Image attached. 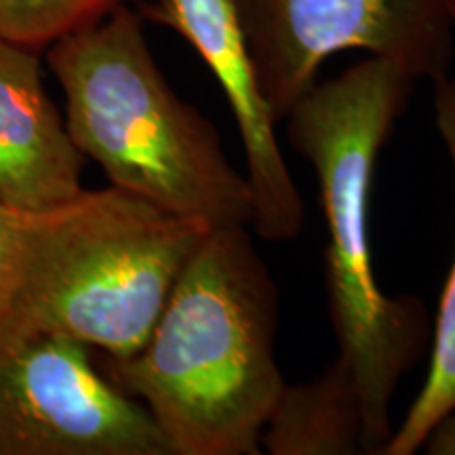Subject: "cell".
Returning a JSON list of instances; mask_svg holds the SVG:
<instances>
[{
	"label": "cell",
	"instance_id": "6da1fadb",
	"mask_svg": "<svg viewBox=\"0 0 455 455\" xmlns=\"http://www.w3.org/2000/svg\"><path fill=\"white\" fill-rule=\"evenodd\" d=\"M415 84L367 57L315 83L287 116V140L316 175L325 220V291L339 358L350 367L365 418L367 455L392 435V401L428 348L430 323L413 295L390 298L373 268L369 207L379 155L407 112Z\"/></svg>",
	"mask_w": 455,
	"mask_h": 455
},
{
	"label": "cell",
	"instance_id": "7a4b0ae2",
	"mask_svg": "<svg viewBox=\"0 0 455 455\" xmlns=\"http://www.w3.org/2000/svg\"><path fill=\"white\" fill-rule=\"evenodd\" d=\"M278 291L247 226L209 228L146 344L108 375L150 411L173 455H258L284 382Z\"/></svg>",
	"mask_w": 455,
	"mask_h": 455
},
{
	"label": "cell",
	"instance_id": "3957f363",
	"mask_svg": "<svg viewBox=\"0 0 455 455\" xmlns=\"http://www.w3.org/2000/svg\"><path fill=\"white\" fill-rule=\"evenodd\" d=\"M64 91L68 133L110 186L207 226H251L247 175L218 129L171 89L131 4L47 47Z\"/></svg>",
	"mask_w": 455,
	"mask_h": 455
},
{
	"label": "cell",
	"instance_id": "277c9868",
	"mask_svg": "<svg viewBox=\"0 0 455 455\" xmlns=\"http://www.w3.org/2000/svg\"><path fill=\"white\" fill-rule=\"evenodd\" d=\"M209 228L116 186L21 212L0 331L61 333L114 361L135 355Z\"/></svg>",
	"mask_w": 455,
	"mask_h": 455
},
{
	"label": "cell",
	"instance_id": "5b68a950",
	"mask_svg": "<svg viewBox=\"0 0 455 455\" xmlns=\"http://www.w3.org/2000/svg\"><path fill=\"white\" fill-rule=\"evenodd\" d=\"M259 91L276 121L344 51L388 61L413 83L449 76V0H236Z\"/></svg>",
	"mask_w": 455,
	"mask_h": 455
},
{
	"label": "cell",
	"instance_id": "8992f818",
	"mask_svg": "<svg viewBox=\"0 0 455 455\" xmlns=\"http://www.w3.org/2000/svg\"><path fill=\"white\" fill-rule=\"evenodd\" d=\"M91 350L61 333L0 331V455H173Z\"/></svg>",
	"mask_w": 455,
	"mask_h": 455
},
{
	"label": "cell",
	"instance_id": "52a82bcc",
	"mask_svg": "<svg viewBox=\"0 0 455 455\" xmlns=\"http://www.w3.org/2000/svg\"><path fill=\"white\" fill-rule=\"evenodd\" d=\"M138 11L144 21L178 32L212 70L243 144L251 228L264 241H293L304 228V201L278 141V121L255 78L236 0H141Z\"/></svg>",
	"mask_w": 455,
	"mask_h": 455
},
{
	"label": "cell",
	"instance_id": "ba28073f",
	"mask_svg": "<svg viewBox=\"0 0 455 455\" xmlns=\"http://www.w3.org/2000/svg\"><path fill=\"white\" fill-rule=\"evenodd\" d=\"M36 53L0 38V201L24 213L84 190V156L47 95Z\"/></svg>",
	"mask_w": 455,
	"mask_h": 455
},
{
	"label": "cell",
	"instance_id": "9c48e42d",
	"mask_svg": "<svg viewBox=\"0 0 455 455\" xmlns=\"http://www.w3.org/2000/svg\"><path fill=\"white\" fill-rule=\"evenodd\" d=\"M268 455H367L363 403L338 356L318 378L284 384L259 441Z\"/></svg>",
	"mask_w": 455,
	"mask_h": 455
},
{
	"label": "cell",
	"instance_id": "30bf717a",
	"mask_svg": "<svg viewBox=\"0 0 455 455\" xmlns=\"http://www.w3.org/2000/svg\"><path fill=\"white\" fill-rule=\"evenodd\" d=\"M432 84L435 127L455 175V78L445 76ZM430 348V367L422 388L409 405L403 422L392 430L382 455L418 453L432 426L455 407V255L441 291Z\"/></svg>",
	"mask_w": 455,
	"mask_h": 455
},
{
	"label": "cell",
	"instance_id": "8fae6325",
	"mask_svg": "<svg viewBox=\"0 0 455 455\" xmlns=\"http://www.w3.org/2000/svg\"><path fill=\"white\" fill-rule=\"evenodd\" d=\"M133 0H0V38L41 51Z\"/></svg>",
	"mask_w": 455,
	"mask_h": 455
},
{
	"label": "cell",
	"instance_id": "7c38bea8",
	"mask_svg": "<svg viewBox=\"0 0 455 455\" xmlns=\"http://www.w3.org/2000/svg\"><path fill=\"white\" fill-rule=\"evenodd\" d=\"M20 228L21 212H15L9 204L0 201V318H3L4 304H7L11 276H13L15 268Z\"/></svg>",
	"mask_w": 455,
	"mask_h": 455
},
{
	"label": "cell",
	"instance_id": "4fadbf2b",
	"mask_svg": "<svg viewBox=\"0 0 455 455\" xmlns=\"http://www.w3.org/2000/svg\"><path fill=\"white\" fill-rule=\"evenodd\" d=\"M419 451L428 455H455V407L432 426Z\"/></svg>",
	"mask_w": 455,
	"mask_h": 455
},
{
	"label": "cell",
	"instance_id": "5bb4252c",
	"mask_svg": "<svg viewBox=\"0 0 455 455\" xmlns=\"http://www.w3.org/2000/svg\"><path fill=\"white\" fill-rule=\"evenodd\" d=\"M449 9H451V17H453V26H455V0H449Z\"/></svg>",
	"mask_w": 455,
	"mask_h": 455
}]
</instances>
